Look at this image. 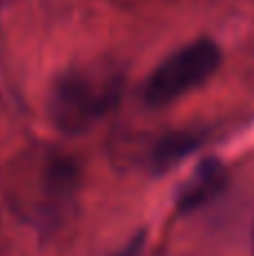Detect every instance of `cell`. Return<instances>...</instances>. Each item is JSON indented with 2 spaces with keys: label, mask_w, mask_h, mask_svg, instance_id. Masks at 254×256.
I'll list each match as a JSON object with an SVG mask.
<instances>
[{
  "label": "cell",
  "mask_w": 254,
  "mask_h": 256,
  "mask_svg": "<svg viewBox=\"0 0 254 256\" xmlns=\"http://www.w3.org/2000/svg\"><path fill=\"white\" fill-rule=\"evenodd\" d=\"M81 186L79 164L52 146H32L2 171V194L18 220L36 230H56L74 212Z\"/></svg>",
  "instance_id": "1"
},
{
  "label": "cell",
  "mask_w": 254,
  "mask_h": 256,
  "mask_svg": "<svg viewBox=\"0 0 254 256\" xmlns=\"http://www.w3.org/2000/svg\"><path fill=\"white\" fill-rule=\"evenodd\" d=\"M124 92V74L112 63H81L56 76L48 97L52 124L79 135L106 120Z\"/></svg>",
  "instance_id": "2"
},
{
  "label": "cell",
  "mask_w": 254,
  "mask_h": 256,
  "mask_svg": "<svg viewBox=\"0 0 254 256\" xmlns=\"http://www.w3.org/2000/svg\"><path fill=\"white\" fill-rule=\"evenodd\" d=\"M223 54L212 38H196L164 58L142 90L146 106L162 108L205 86L220 68Z\"/></svg>",
  "instance_id": "3"
},
{
  "label": "cell",
  "mask_w": 254,
  "mask_h": 256,
  "mask_svg": "<svg viewBox=\"0 0 254 256\" xmlns=\"http://www.w3.org/2000/svg\"><path fill=\"white\" fill-rule=\"evenodd\" d=\"M228 184V171L223 162L216 158H207L189 173V178L176 191V212L187 216L205 204H210Z\"/></svg>",
  "instance_id": "4"
},
{
  "label": "cell",
  "mask_w": 254,
  "mask_h": 256,
  "mask_svg": "<svg viewBox=\"0 0 254 256\" xmlns=\"http://www.w3.org/2000/svg\"><path fill=\"white\" fill-rule=\"evenodd\" d=\"M205 135L198 128H182V130H169L151 146L148 153V166L162 173L180 164L187 155H192L202 144Z\"/></svg>",
  "instance_id": "5"
},
{
  "label": "cell",
  "mask_w": 254,
  "mask_h": 256,
  "mask_svg": "<svg viewBox=\"0 0 254 256\" xmlns=\"http://www.w3.org/2000/svg\"><path fill=\"white\" fill-rule=\"evenodd\" d=\"M142 248H144V243L138 238V240H133V243H130L124 252L117 254V256H142Z\"/></svg>",
  "instance_id": "6"
},
{
  "label": "cell",
  "mask_w": 254,
  "mask_h": 256,
  "mask_svg": "<svg viewBox=\"0 0 254 256\" xmlns=\"http://www.w3.org/2000/svg\"><path fill=\"white\" fill-rule=\"evenodd\" d=\"M250 238H252V250H254V220H252V236Z\"/></svg>",
  "instance_id": "7"
}]
</instances>
